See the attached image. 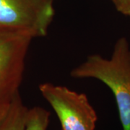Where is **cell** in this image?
Masks as SVG:
<instances>
[{"mask_svg":"<svg viewBox=\"0 0 130 130\" xmlns=\"http://www.w3.org/2000/svg\"><path fill=\"white\" fill-rule=\"evenodd\" d=\"M50 113L39 106L28 110L25 130H47L49 124Z\"/></svg>","mask_w":130,"mask_h":130,"instance_id":"6","label":"cell"},{"mask_svg":"<svg viewBox=\"0 0 130 130\" xmlns=\"http://www.w3.org/2000/svg\"><path fill=\"white\" fill-rule=\"evenodd\" d=\"M32 39L23 32L0 29V111L18 94Z\"/></svg>","mask_w":130,"mask_h":130,"instance_id":"4","label":"cell"},{"mask_svg":"<svg viewBox=\"0 0 130 130\" xmlns=\"http://www.w3.org/2000/svg\"><path fill=\"white\" fill-rule=\"evenodd\" d=\"M54 0H0V29L32 38L46 36L55 15Z\"/></svg>","mask_w":130,"mask_h":130,"instance_id":"2","label":"cell"},{"mask_svg":"<svg viewBox=\"0 0 130 130\" xmlns=\"http://www.w3.org/2000/svg\"><path fill=\"white\" fill-rule=\"evenodd\" d=\"M116 9L121 14L130 17V0H111Z\"/></svg>","mask_w":130,"mask_h":130,"instance_id":"7","label":"cell"},{"mask_svg":"<svg viewBox=\"0 0 130 130\" xmlns=\"http://www.w3.org/2000/svg\"><path fill=\"white\" fill-rule=\"evenodd\" d=\"M42 96L60 121L61 130H95L98 116L87 95L59 85H39Z\"/></svg>","mask_w":130,"mask_h":130,"instance_id":"3","label":"cell"},{"mask_svg":"<svg viewBox=\"0 0 130 130\" xmlns=\"http://www.w3.org/2000/svg\"><path fill=\"white\" fill-rule=\"evenodd\" d=\"M75 79H95L107 85L113 94L123 130H130V45L125 37L115 43L109 59L89 55L70 72Z\"/></svg>","mask_w":130,"mask_h":130,"instance_id":"1","label":"cell"},{"mask_svg":"<svg viewBox=\"0 0 130 130\" xmlns=\"http://www.w3.org/2000/svg\"><path fill=\"white\" fill-rule=\"evenodd\" d=\"M28 110L17 94L0 111V130H25Z\"/></svg>","mask_w":130,"mask_h":130,"instance_id":"5","label":"cell"}]
</instances>
